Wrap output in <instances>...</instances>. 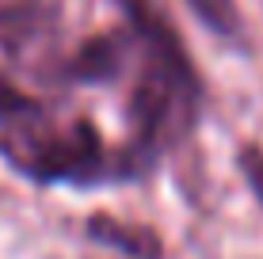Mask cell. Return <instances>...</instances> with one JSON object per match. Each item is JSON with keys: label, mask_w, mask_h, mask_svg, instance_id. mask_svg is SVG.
Masks as SVG:
<instances>
[{"label": "cell", "mask_w": 263, "mask_h": 259, "mask_svg": "<svg viewBox=\"0 0 263 259\" xmlns=\"http://www.w3.org/2000/svg\"><path fill=\"white\" fill-rule=\"evenodd\" d=\"M126 15V31L138 50V76L130 92V126L134 141L126 145L134 168L145 172L164 149L183 141L198 122L202 84L179 42L176 27L164 19L153 0H115Z\"/></svg>", "instance_id": "obj_1"}, {"label": "cell", "mask_w": 263, "mask_h": 259, "mask_svg": "<svg viewBox=\"0 0 263 259\" xmlns=\"http://www.w3.org/2000/svg\"><path fill=\"white\" fill-rule=\"evenodd\" d=\"M0 156L34 183H111L138 175L126 149H107L92 122H27L0 141Z\"/></svg>", "instance_id": "obj_2"}, {"label": "cell", "mask_w": 263, "mask_h": 259, "mask_svg": "<svg viewBox=\"0 0 263 259\" xmlns=\"http://www.w3.org/2000/svg\"><path fill=\"white\" fill-rule=\"evenodd\" d=\"M58 19L61 0H0V46L8 53H27L53 34Z\"/></svg>", "instance_id": "obj_3"}, {"label": "cell", "mask_w": 263, "mask_h": 259, "mask_svg": "<svg viewBox=\"0 0 263 259\" xmlns=\"http://www.w3.org/2000/svg\"><path fill=\"white\" fill-rule=\"evenodd\" d=\"M88 233H92L99 244L122 252L126 259H160L164 248H160V236L145 225H130V221L119 217H92L88 221Z\"/></svg>", "instance_id": "obj_4"}, {"label": "cell", "mask_w": 263, "mask_h": 259, "mask_svg": "<svg viewBox=\"0 0 263 259\" xmlns=\"http://www.w3.org/2000/svg\"><path fill=\"white\" fill-rule=\"evenodd\" d=\"M187 8H191L214 34H221V38H240L244 34V19H240L237 0H187Z\"/></svg>", "instance_id": "obj_5"}, {"label": "cell", "mask_w": 263, "mask_h": 259, "mask_svg": "<svg viewBox=\"0 0 263 259\" xmlns=\"http://www.w3.org/2000/svg\"><path fill=\"white\" fill-rule=\"evenodd\" d=\"M39 114H42L39 99H31L27 92H20L12 80L0 73V126L20 130V126H27V122H34Z\"/></svg>", "instance_id": "obj_6"}, {"label": "cell", "mask_w": 263, "mask_h": 259, "mask_svg": "<svg viewBox=\"0 0 263 259\" xmlns=\"http://www.w3.org/2000/svg\"><path fill=\"white\" fill-rule=\"evenodd\" d=\"M237 164H240V175L248 183V191L256 194V202L263 206V149L259 145H240Z\"/></svg>", "instance_id": "obj_7"}]
</instances>
